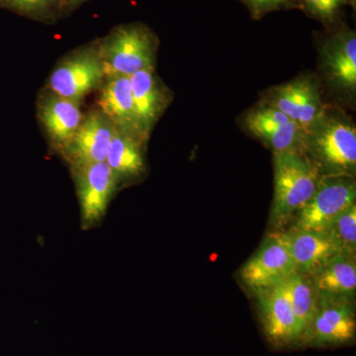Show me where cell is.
<instances>
[{
    "label": "cell",
    "mask_w": 356,
    "mask_h": 356,
    "mask_svg": "<svg viewBox=\"0 0 356 356\" xmlns=\"http://www.w3.org/2000/svg\"><path fill=\"white\" fill-rule=\"evenodd\" d=\"M274 197L271 221L287 224L310 200L322 177L320 168L305 153L274 152Z\"/></svg>",
    "instance_id": "6da1fadb"
},
{
    "label": "cell",
    "mask_w": 356,
    "mask_h": 356,
    "mask_svg": "<svg viewBox=\"0 0 356 356\" xmlns=\"http://www.w3.org/2000/svg\"><path fill=\"white\" fill-rule=\"evenodd\" d=\"M97 44L105 77H130L140 70L154 69L156 38L147 26H118Z\"/></svg>",
    "instance_id": "7a4b0ae2"
},
{
    "label": "cell",
    "mask_w": 356,
    "mask_h": 356,
    "mask_svg": "<svg viewBox=\"0 0 356 356\" xmlns=\"http://www.w3.org/2000/svg\"><path fill=\"white\" fill-rule=\"evenodd\" d=\"M305 153L325 175H351L356 168V130L350 122L324 114L307 129Z\"/></svg>",
    "instance_id": "3957f363"
},
{
    "label": "cell",
    "mask_w": 356,
    "mask_h": 356,
    "mask_svg": "<svg viewBox=\"0 0 356 356\" xmlns=\"http://www.w3.org/2000/svg\"><path fill=\"white\" fill-rule=\"evenodd\" d=\"M355 198L351 175H322L310 200L295 215L294 229L327 232L341 213L355 204Z\"/></svg>",
    "instance_id": "277c9868"
},
{
    "label": "cell",
    "mask_w": 356,
    "mask_h": 356,
    "mask_svg": "<svg viewBox=\"0 0 356 356\" xmlns=\"http://www.w3.org/2000/svg\"><path fill=\"white\" fill-rule=\"evenodd\" d=\"M104 69L98 44L84 47L58 62L48 81V91L62 97L81 102L102 86Z\"/></svg>",
    "instance_id": "5b68a950"
},
{
    "label": "cell",
    "mask_w": 356,
    "mask_h": 356,
    "mask_svg": "<svg viewBox=\"0 0 356 356\" xmlns=\"http://www.w3.org/2000/svg\"><path fill=\"white\" fill-rule=\"evenodd\" d=\"M81 225L90 229L102 222L110 201L118 189L119 180L106 161L72 166Z\"/></svg>",
    "instance_id": "8992f818"
},
{
    "label": "cell",
    "mask_w": 356,
    "mask_h": 356,
    "mask_svg": "<svg viewBox=\"0 0 356 356\" xmlns=\"http://www.w3.org/2000/svg\"><path fill=\"white\" fill-rule=\"evenodd\" d=\"M297 273L287 233L276 232L267 236L259 250L242 268V280L254 292L277 286Z\"/></svg>",
    "instance_id": "52a82bcc"
},
{
    "label": "cell",
    "mask_w": 356,
    "mask_h": 356,
    "mask_svg": "<svg viewBox=\"0 0 356 356\" xmlns=\"http://www.w3.org/2000/svg\"><path fill=\"white\" fill-rule=\"evenodd\" d=\"M115 130L111 121L96 109L84 116L76 133L60 154L72 168L105 161Z\"/></svg>",
    "instance_id": "ba28073f"
},
{
    "label": "cell",
    "mask_w": 356,
    "mask_h": 356,
    "mask_svg": "<svg viewBox=\"0 0 356 356\" xmlns=\"http://www.w3.org/2000/svg\"><path fill=\"white\" fill-rule=\"evenodd\" d=\"M266 104L306 129L325 113L317 83L310 77L297 79L274 88Z\"/></svg>",
    "instance_id": "9c48e42d"
},
{
    "label": "cell",
    "mask_w": 356,
    "mask_h": 356,
    "mask_svg": "<svg viewBox=\"0 0 356 356\" xmlns=\"http://www.w3.org/2000/svg\"><path fill=\"white\" fill-rule=\"evenodd\" d=\"M355 334V310L350 302L320 299L317 313L303 337L316 344H337L351 341Z\"/></svg>",
    "instance_id": "30bf717a"
},
{
    "label": "cell",
    "mask_w": 356,
    "mask_h": 356,
    "mask_svg": "<svg viewBox=\"0 0 356 356\" xmlns=\"http://www.w3.org/2000/svg\"><path fill=\"white\" fill-rule=\"evenodd\" d=\"M38 116L51 144L62 152L83 122L81 102L47 91L38 102Z\"/></svg>",
    "instance_id": "8fae6325"
},
{
    "label": "cell",
    "mask_w": 356,
    "mask_h": 356,
    "mask_svg": "<svg viewBox=\"0 0 356 356\" xmlns=\"http://www.w3.org/2000/svg\"><path fill=\"white\" fill-rule=\"evenodd\" d=\"M98 109L111 121L115 128L147 142V139L140 130L136 113L130 77H105L98 99Z\"/></svg>",
    "instance_id": "7c38bea8"
},
{
    "label": "cell",
    "mask_w": 356,
    "mask_h": 356,
    "mask_svg": "<svg viewBox=\"0 0 356 356\" xmlns=\"http://www.w3.org/2000/svg\"><path fill=\"white\" fill-rule=\"evenodd\" d=\"M255 293L259 297L264 329L271 341L289 343L303 337V325L278 285Z\"/></svg>",
    "instance_id": "4fadbf2b"
},
{
    "label": "cell",
    "mask_w": 356,
    "mask_h": 356,
    "mask_svg": "<svg viewBox=\"0 0 356 356\" xmlns=\"http://www.w3.org/2000/svg\"><path fill=\"white\" fill-rule=\"evenodd\" d=\"M297 273L312 276L337 255L341 254L327 232H286Z\"/></svg>",
    "instance_id": "5bb4252c"
},
{
    "label": "cell",
    "mask_w": 356,
    "mask_h": 356,
    "mask_svg": "<svg viewBox=\"0 0 356 356\" xmlns=\"http://www.w3.org/2000/svg\"><path fill=\"white\" fill-rule=\"evenodd\" d=\"M323 63L327 79L337 88L355 91L356 88V36L350 28H341L323 48Z\"/></svg>",
    "instance_id": "9a60e30c"
},
{
    "label": "cell",
    "mask_w": 356,
    "mask_h": 356,
    "mask_svg": "<svg viewBox=\"0 0 356 356\" xmlns=\"http://www.w3.org/2000/svg\"><path fill=\"white\" fill-rule=\"evenodd\" d=\"M136 113L143 134L149 137L152 129L168 104V95L154 74V69L140 70L130 76Z\"/></svg>",
    "instance_id": "2e32d148"
},
{
    "label": "cell",
    "mask_w": 356,
    "mask_h": 356,
    "mask_svg": "<svg viewBox=\"0 0 356 356\" xmlns=\"http://www.w3.org/2000/svg\"><path fill=\"white\" fill-rule=\"evenodd\" d=\"M310 277L318 298L350 301L356 290L355 257L337 255Z\"/></svg>",
    "instance_id": "e0dca14e"
},
{
    "label": "cell",
    "mask_w": 356,
    "mask_h": 356,
    "mask_svg": "<svg viewBox=\"0 0 356 356\" xmlns=\"http://www.w3.org/2000/svg\"><path fill=\"white\" fill-rule=\"evenodd\" d=\"M145 140L116 128L110 143L106 163L119 184L140 177L146 170Z\"/></svg>",
    "instance_id": "ac0fdd59"
},
{
    "label": "cell",
    "mask_w": 356,
    "mask_h": 356,
    "mask_svg": "<svg viewBox=\"0 0 356 356\" xmlns=\"http://www.w3.org/2000/svg\"><path fill=\"white\" fill-rule=\"evenodd\" d=\"M292 310L303 325L304 332L317 313L320 298L310 276L295 273L278 284Z\"/></svg>",
    "instance_id": "d6986e66"
},
{
    "label": "cell",
    "mask_w": 356,
    "mask_h": 356,
    "mask_svg": "<svg viewBox=\"0 0 356 356\" xmlns=\"http://www.w3.org/2000/svg\"><path fill=\"white\" fill-rule=\"evenodd\" d=\"M0 8L39 22H51L63 13L60 0H0Z\"/></svg>",
    "instance_id": "ffe728a7"
},
{
    "label": "cell",
    "mask_w": 356,
    "mask_h": 356,
    "mask_svg": "<svg viewBox=\"0 0 356 356\" xmlns=\"http://www.w3.org/2000/svg\"><path fill=\"white\" fill-rule=\"evenodd\" d=\"M341 254L355 257L356 205L353 204L341 213L327 229Z\"/></svg>",
    "instance_id": "44dd1931"
},
{
    "label": "cell",
    "mask_w": 356,
    "mask_h": 356,
    "mask_svg": "<svg viewBox=\"0 0 356 356\" xmlns=\"http://www.w3.org/2000/svg\"><path fill=\"white\" fill-rule=\"evenodd\" d=\"M289 121L292 120L286 115L266 103L264 106L248 113L245 126L252 135L264 140L267 136Z\"/></svg>",
    "instance_id": "7402d4cb"
},
{
    "label": "cell",
    "mask_w": 356,
    "mask_h": 356,
    "mask_svg": "<svg viewBox=\"0 0 356 356\" xmlns=\"http://www.w3.org/2000/svg\"><path fill=\"white\" fill-rule=\"evenodd\" d=\"M351 0H299L301 6L314 17L330 22Z\"/></svg>",
    "instance_id": "603a6c76"
},
{
    "label": "cell",
    "mask_w": 356,
    "mask_h": 356,
    "mask_svg": "<svg viewBox=\"0 0 356 356\" xmlns=\"http://www.w3.org/2000/svg\"><path fill=\"white\" fill-rule=\"evenodd\" d=\"M257 15L287 6L292 0H243Z\"/></svg>",
    "instance_id": "cb8c5ba5"
},
{
    "label": "cell",
    "mask_w": 356,
    "mask_h": 356,
    "mask_svg": "<svg viewBox=\"0 0 356 356\" xmlns=\"http://www.w3.org/2000/svg\"><path fill=\"white\" fill-rule=\"evenodd\" d=\"M86 1H88V0H60L62 13H65V11L74 10V8L81 6V4Z\"/></svg>",
    "instance_id": "d4e9b609"
}]
</instances>
